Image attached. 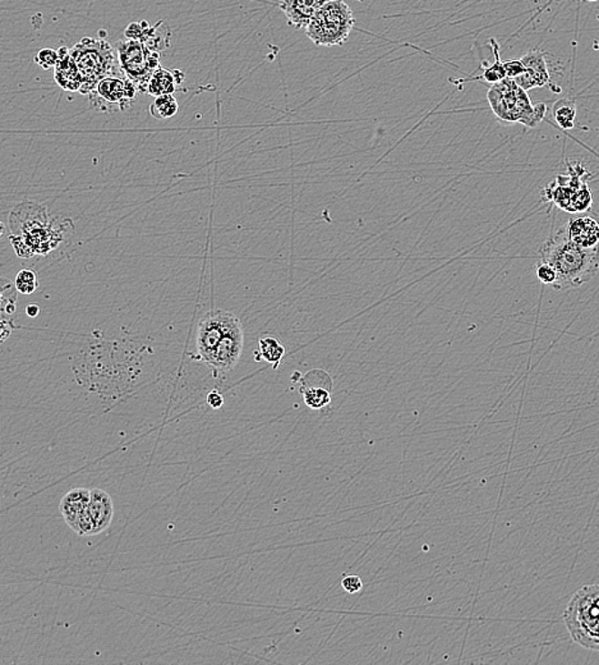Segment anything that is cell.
Masks as SVG:
<instances>
[{"label": "cell", "mask_w": 599, "mask_h": 665, "mask_svg": "<svg viewBox=\"0 0 599 665\" xmlns=\"http://www.w3.org/2000/svg\"><path fill=\"white\" fill-rule=\"evenodd\" d=\"M539 260L550 264L556 270L554 288L569 291L579 288L594 278L599 270V246L583 248L574 244L566 227L554 233L539 250Z\"/></svg>", "instance_id": "cell-1"}, {"label": "cell", "mask_w": 599, "mask_h": 665, "mask_svg": "<svg viewBox=\"0 0 599 665\" xmlns=\"http://www.w3.org/2000/svg\"><path fill=\"white\" fill-rule=\"evenodd\" d=\"M488 104L498 121L505 125H524L538 127L544 121L547 106L544 103L533 104L528 91L523 90L512 78L491 85L487 93Z\"/></svg>", "instance_id": "cell-2"}, {"label": "cell", "mask_w": 599, "mask_h": 665, "mask_svg": "<svg viewBox=\"0 0 599 665\" xmlns=\"http://www.w3.org/2000/svg\"><path fill=\"white\" fill-rule=\"evenodd\" d=\"M564 622L576 644L599 651V584L575 591L564 611Z\"/></svg>", "instance_id": "cell-3"}, {"label": "cell", "mask_w": 599, "mask_h": 665, "mask_svg": "<svg viewBox=\"0 0 599 665\" xmlns=\"http://www.w3.org/2000/svg\"><path fill=\"white\" fill-rule=\"evenodd\" d=\"M82 76V96H90L103 78L125 75L118 52L105 40L84 37L71 49Z\"/></svg>", "instance_id": "cell-4"}, {"label": "cell", "mask_w": 599, "mask_h": 665, "mask_svg": "<svg viewBox=\"0 0 599 665\" xmlns=\"http://www.w3.org/2000/svg\"><path fill=\"white\" fill-rule=\"evenodd\" d=\"M354 25L352 8L344 0H331L314 15L305 35L317 46L343 45Z\"/></svg>", "instance_id": "cell-5"}, {"label": "cell", "mask_w": 599, "mask_h": 665, "mask_svg": "<svg viewBox=\"0 0 599 665\" xmlns=\"http://www.w3.org/2000/svg\"><path fill=\"white\" fill-rule=\"evenodd\" d=\"M570 175L557 176L553 184L547 186L542 192V198L547 203L556 205L567 213H583L591 209L592 192L586 185L588 170L576 163L575 166H567Z\"/></svg>", "instance_id": "cell-6"}, {"label": "cell", "mask_w": 599, "mask_h": 665, "mask_svg": "<svg viewBox=\"0 0 599 665\" xmlns=\"http://www.w3.org/2000/svg\"><path fill=\"white\" fill-rule=\"evenodd\" d=\"M116 52L125 75L135 82L140 93L147 94L148 82L160 67V52L142 41L129 39L119 41Z\"/></svg>", "instance_id": "cell-7"}, {"label": "cell", "mask_w": 599, "mask_h": 665, "mask_svg": "<svg viewBox=\"0 0 599 665\" xmlns=\"http://www.w3.org/2000/svg\"><path fill=\"white\" fill-rule=\"evenodd\" d=\"M137 93V86L127 76H108L97 84L88 96L97 109L109 110L113 106H118L119 109L125 110L135 102Z\"/></svg>", "instance_id": "cell-8"}, {"label": "cell", "mask_w": 599, "mask_h": 665, "mask_svg": "<svg viewBox=\"0 0 599 665\" xmlns=\"http://www.w3.org/2000/svg\"><path fill=\"white\" fill-rule=\"evenodd\" d=\"M235 317V315L223 310L211 311L205 315L198 324L197 332V351L201 360L209 364L217 345Z\"/></svg>", "instance_id": "cell-9"}, {"label": "cell", "mask_w": 599, "mask_h": 665, "mask_svg": "<svg viewBox=\"0 0 599 665\" xmlns=\"http://www.w3.org/2000/svg\"><path fill=\"white\" fill-rule=\"evenodd\" d=\"M243 346H245V329L238 317L230 324L225 336L220 340L215 352L209 362L211 368L222 373H228L236 367L241 358Z\"/></svg>", "instance_id": "cell-10"}, {"label": "cell", "mask_w": 599, "mask_h": 665, "mask_svg": "<svg viewBox=\"0 0 599 665\" xmlns=\"http://www.w3.org/2000/svg\"><path fill=\"white\" fill-rule=\"evenodd\" d=\"M90 498L91 490L77 488L68 491L61 502V512L65 522L81 537H90L86 515Z\"/></svg>", "instance_id": "cell-11"}, {"label": "cell", "mask_w": 599, "mask_h": 665, "mask_svg": "<svg viewBox=\"0 0 599 665\" xmlns=\"http://www.w3.org/2000/svg\"><path fill=\"white\" fill-rule=\"evenodd\" d=\"M50 225L46 207L35 203L18 204L9 216L12 235L24 237L28 233Z\"/></svg>", "instance_id": "cell-12"}, {"label": "cell", "mask_w": 599, "mask_h": 665, "mask_svg": "<svg viewBox=\"0 0 599 665\" xmlns=\"http://www.w3.org/2000/svg\"><path fill=\"white\" fill-rule=\"evenodd\" d=\"M333 380L323 370H312L301 379V393L304 403L312 409L326 408L331 402Z\"/></svg>", "instance_id": "cell-13"}, {"label": "cell", "mask_w": 599, "mask_h": 665, "mask_svg": "<svg viewBox=\"0 0 599 665\" xmlns=\"http://www.w3.org/2000/svg\"><path fill=\"white\" fill-rule=\"evenodd\" d=\"M87 523L90 537L102 534L109 528L115 515L112 498L106 491L100 489L91 490L90 503L87 507Z\"/></svg>", "instance_id": "cell-14"}, {"label": "cell", "mask_w": 599, "mask_h": 665, "mask_svg": "<svg viewBox=\"0 0 599 665\" xmlns=\"http://www.w3.org/2000/svg\"><path fill=\"white\" fill-rule=\"evenodd\" d=\"M522 62L525 65L526 71L514 81L523 90L529 91L532 88L544 87L545 85L550 84V72H548L544 52L531 50V52L522 56Z\"/></svg>", "instance_id": "cell-15"}, {"label": "cell", "mask_w": 599, "mask_h": 665, "mask_svg": "<svg viewBox=\"0 0 599 665\" xmlns=\"http://www.w3.org/2000/svg\"><path fill=\"white\" fill-rule=\"evenodd\" d=\"M331 0H279V7L290 26L305 28L314 15Z\"/></svg>", "instance_id": "cell-16"}, {"label": "cell", "mask_w": 599, "mask_h": 665, "mask_svg": "<svg viewBox=\"0 0 599 665\" xmlns=\"http://www.w3.org/2000/svg\"><path fill=\"white\" fill-rule=\"evenodd\" d=\"M59 61L55 67V80L59 87L65 91H77L80 93L82 87V76L75 63L74 56L71 55V49H58Z\"/></svg>", "instance_id": "cell-17"}, {"label": "cell", "mask_w": 599, "mask_h": 665, "mask_svg": "<svg viewBox=\"0 0 599 665\" xmlns=\"http://www.w3.org/2000/svg\"><path fill=\"white\" fill-rule=\"evenodd\" d=\"M566 231L574 244L583 248L598 247L599 223L591 217H573L567 222Z\"/></svg>", "instance_id": "cell-18"}, {"label": "cell", "mask_w": 599, "mask_h": 665, "mask_svg": "<svg viewBox=\"0 0 599 665\" xmlns=\"http://www.w3.org/2000/svg\"><path fill=\"white\" fill-rule=\"evenodd\" d=\"M178 85H181V82L176 78L175 71L159 67L148 82L147 94L154 97L175 94Z\"/></svg>", "instance_id": "cell-19"}, {"label": "cell", "mask_w": 599, "mask_h": 665, "mask_svg": "<svg viewBox=\"0 0 599 665\" xmlns=\"http://www.w3.org/2000/svg\"><path fill=\"white\" fill-rule=\"evenodd\" d=\"M285 347L279 339L273 336H265L258 340V352L255 353L256 360H265L273 365L274 368H279L285 356Z\"/></svg>", "instance_id": "cell-20"}, {"label": "cell", "mask_w": 599, "mask_h": 665, "mask_svg": "<svg viewBox=\"0 0 599 665\" xmlns=\"http://www.w3.org/2000/svg\"><path fill=\"white\" fill-rule=\"evenodd\" d=\"M490 44L492 46V53H494V62L490 65H485L484 68V74L481 76H475V77L468 78V80H464V82L482 80L484 81L485 84L494 85L497 84V82L505 80L507 75L505 65H504V62L501 61L500 45H498L496 39H490Z\"/></svg>", "instance_id": "cell-21"}, {"label": "cell", "mask_w": 599, "mask_h": 665, "mask_svg": "<svg viewBox=\"0 0 599 665\" xmlns=\"http://www.w3.org/2000/svg\"><path fill=\"white\" fill-rule=\"evenodd\" d=\"M179 110L178 100L175 94L156 96L150 106V113L156 119H169L175 116Z\"/></svg>", "instance_id": "cell-22"}, {"label": "cell", "mask_w": 599, "mask_h": 665, "mask_svg": "<svg viewBox=\"0 0 599 665\" xmlns=\"http://www.w3.org/2000/svg\"><path fill=\"white\" fill-rule=\"evenodd\" d=\"M554 121L563 129L575 127L576 108L575 104L569 99H561L554 104L553 109Z\"/></svg>", "instance_id": "cell-23"}, {"label": "cell", "mask_w": 599, "mask_h": 665, "mask_svg": "<svg viewBox=\"0 0 599 665\" xmlns=\"http://www.w3.org/2000/svg\"><path fill=\"white\" fill-rule=\"evenodd\" d=\"M15 286L22 295H31V293L36 291L37 286H39L36 273L31 269L21 270L15 277Z\"/></svg>", "instance_id": "cell-24"}, {"label": "cell", "mask_w": 599, "mask_h": 665, "mask_svg": "<svg viewBox=\"0 0 599 665\" xmlns=\"http://www.w3.org/2000/svg\"><path fill=\"white\" fill-rule=\"evenodd\" d=\"M58 61L59 52L58 50L52 48L41 49L39 50V53H37L36 56H35V62H36L41 68L45 69V71H47V69L55 68Z\"/></svg>", "instance_id": "cell-25"}, {"label": "cell", "mask_w": 599, "mask_h": 665, "mask_svg": "<svg viewBox=\"0 0 599 665\" xmlns=\"http://www.w3.org/2000/svg\"><path fill=\"white\" fill-rule=\"evenodd\" d=\"M17 288L15 286L7 285L3 287L2 291V311L3 315L15 314V301H17Z\"/></svg>", "instance_id": "cell-26"}, {"label": "cell", "mask_w": 599, "mask_h": 665, "mask_svg": "<svg viewBox=\"0 0 599 665\" xmlns=\"http://www.w3.org/2000/svg\"><path fill=\"white\" fill-rule=\"evenodd\" d=\"M535 274H537V278L545 286L554 287V283H556V270L550 264L544 263V261L539 260L537 267H535Z\"/></svg>", "instance_id": "cell-27"}, {"label": "cell", "mask_w": 599, "mask_h": 665, "mask_svg": "<svg viewBox=\"0 0 599 665\" xmlns=\"http://www.w3.org/2000/svg\"><path fill=\"white\" fill-rule=\"evenodd\" d=\"M504 65H505L507 78H512V80H515L516 77H519V76H522L526 71L522 59H509V61H504Z\"/></svg>", "instance_id": "cell-28"}, {"label": "cell", "mask_w": 599, "mask_h": 665, "mask_svg": "<svg viewBox=\"0 0 599 665\" xmlns=\"http://www.w3.org/2000/svg\"><path fill=\"white\" fill-rule=\"evenodd\" d=\"M342 586L344 590L349 592V594H357L364 588V582L358 576H346L342 581Z\"/></svg>", "instance_id": "cell-29"}, {"label": "cell", "mask_w": 599, "mask_h": 665, "mask_svg": "<svg viewBox=\"0 0 599 665\" xmlns=\"http://www.w3.org/2000/svg\"><path fill=\"white\" fill-rule=\"evenodd\" d=\"M207 403H209L213 408H222L224 406V397L219 392H216V390H213V392L207 396Z\"/></svg>", "instance_id": "cell-30"}, {"label": "cell", "mask_w": 599, "mask_h": 665, "mask_svg": "<svg viewBox=\"0 0 599 665\" xmlns=\"http://www.w3.org/2000/svg\"><path fill=\"white\" fill-rule=\"evenodd\" d=\"M12 333V323L11 321H7L5 319H3L2 323V340H5L8 338L9 334Z\"/></svg>", "instance_id": "cell-31"}, {"label": "cell", "mask_w": 599, "mask_h": 665, "mask_svg": "<svg viewBox=\"0 0 599 665\" xmlns=\"http://www.w3.org/2000/svg\"><path fill=\"white\" fill-rule=\"evenodd\" d=\"M27 317H36L40 314V307L37 305H28L26 307Z\"/></svg>", "instance_id": "cell-32"}, {"label": "cell", "mask_w": 599, "mask_h": 665, "mask_svg": "<svg viewBox=\"0 0 599 665\" xmlns=\"http://www.w3.org/2000/svg\"><path fill=\"white\" fill-rule=\"evenodd\" d=\"M586 2H598V0H586Z\"/></svg>", "instance_id": "cell-33"}]
</instances>
